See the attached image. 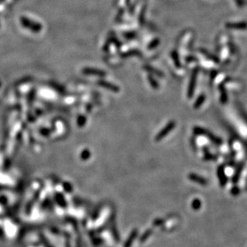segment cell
<instances>
[{"instance_id":"1","label":"cell","mask_w":247,"mask_h":247,"mask_svg":"<svg viewBox=\"0 0 247 247\" xmlns=\"http://www.w3.org/2000/svg\"><path fill=\"white\" fill-rule=\"evenodd\" d=\"M21 23L25 28L29 29V30H31V31H34V32H39L42 30V25L40 23L34 22V21L31 20L28 18H26V17H22L21 18Z\"/></svg>"},{"instance_id":"2","label":"cell","mask_w":247,"mask_h":247,"mask_svg":"<svg viewBox=\"0 0 247 247\" xmlns=\"http://www.w3.org/2000/svg\"><path fill=\"white\" fill-rule=\"evenodd\" d=\"M174 127H175V122H170L169 124H168V125L164 128L163 130H161V133H159L157 134V137H156V141H160V140L163 139L164 137H165L168 133H169L170 132H171V130L173 129Z\"/></svg>"},{"instance_id":"3","label":"cell","mask_w":247,"mask_h":247,"mask_svg":"<svg viewBox=\"0 0 247 247\" xmlns=\"http://www.w3.org/2000/svg\"><path fill=\"white\" fill-rule=\"evenodd\" d=\"M138 233H139V231L137 229H133V230L131 231L130 234L129 235V237H127L126 241L124 244V247H132L133 242H134V241L138 236Z\"/></svg>"},{"instance_id":"4","label":"cell","mask_w":247,"mask_h":247,"mask_svg":"<svg viewBox=\"0 0 247 247\" xmlns=\"http://www.w3.org/2000/svg\"><path fill=\"white\" fill-rule=\"evenodd\" d=\"M194 132L197 133V134H201V135H205L209 139H210L211 141H213L214 142H216L217 144H219L221 142V140L217 138V137H214V136L212 134H210L209 133H208L207 131L204 130V129H201V128H195L194 129Z\"/></svg>"},{"instance_id":"5","label":"cell","mask_w":247,"mask_h":247,"mask_svg":"<svg viewBox=\"0 0 247 247\" xmlns=\"http://www.w3.org/2000/svg\"><path fill=\"white\" fill-rule=\"evenodd\" d=\"M83 72H84V73L85 74H88V75H93V76H104L106 75L103 71H100V70L98 69H95V68H88V67L84 68V69H83Z\"/></svg>"},{"instance_id":"6","label":"cell","mask_w":247,"mask_h":247,"mask_svg":"<svg viewBox=\"0 0 247 247\" xmlns=\"http://www.w3.org/2000/svg\"><path fill=\"white\" fill-rule=\"evenodd\" d=\"M97 83H98V84H100V86H101V87H104V88H108V89L112 90V91H113V92H119V88L117 87V86L114 85V84H110V83H108V82L103 81V80H99Z\"/></svg>"},{"instance_id":"7","label":"cell","mask_w":247,"mask_h":247,"mask_svg":"<svg viewBox=\"0 0 247 247\" xmlns=\"http://www.w3.org/2000/svg\"><path fill=\"white\" fill-rule=\"evenodd\" d=\"M189 178L191 181H193L198 183V184L201 185H205L207 184V181L204 179V178L201 177H199V176L196 175V174H193V173L189 174Z\"/></svg>"},{"instance_id":"8","label":"cell","mask_w":247,"mask_h":247,"mask_svg":"<svg viewBox=\"0 0 247 247\" xmlns=\"http://www.w3.org/2000/svg\"><path fill=\"white\" fill-rule=\"evenodd\" d=\"M196 77H197V72H194V74L191 77V80H190L189 87V97H191L193 93L194 88H195V84H196Z\"/></svg>"},{"instance_id":"9","label":"cell","mask_w":247,"mask_h":247,"mask_svg":"<svg viewBox=\"0 0 247 247\" xmlns=\"http://www.w3.org/2000/svg\"><path fill=\"white\" fill-rule=\"evenodd\" d=\"M152 234H153V229H148L147 230H145L143 233V234L141 235V237H140V242L143 243L145 241H146L149 237H151Z\"/></svg>"},{"instance_id":"10","label":"cell","mask_w":247,"mask_h":247,"mask_svg":"<svg viewBox=\"0 0 247 247\" xmlns=\"http://www.w3.org/2000/svg\"><path fill=\"white\" fill-rule=\"evenodd\" d=\"M218 178L220 180L221 185L224 186L227 183V178L225 175H224V171H223L222 168H220V170L218 171Z\"/></svg>"},{"instance_id":"11","label":"cell","mask_w":247,"mask_h":247,"mask_svg":"<svg viewBox=\"0 0 247 247\" xmlns=\"http://www.w3.org/2000/svg\"><path fill=\"white\" fill-rule=\"evenodd\" d=\"M55 198H56V201H57L58 204H59L62 208H65L67 204H66L65 200H64V198H63V197L62 196L61 194L57 193V195L55 196Z\"/></svg>"},{"instance_id":"12","label":"cell","mask_w":247,"mask_h":247,"mask_svg":"<svg viewBox=\"0 0 247 247\" xmlns=\"http://www.w3.org/2000/svg\"><path fill=\"white\" fill-rule=\"evenodd\" d=\"M191 206H192V209L193 210H199L201 209V200L196 198V199H194L193 201Z\"/></svg>"},{"instance_id":"13","label":"cell","mask_w":247,"mask_h":247,"mask_svg":"<svg viewBox=\"0 0 247 247\" xmlns=\"http://www.w3.org/2000/svg\"><path fill=\"white\" fill-rule=\"evenodd\" d=\"M112 236H113V237H114V239H115V241H117V242H118V241H120V235H119L118 231H117V226H116V225L115 224L112 225Z\"/></svg>"},{"instance_id":"14","label":"cell","mask_w":247,"mask_h":247,"mask_svg":"<svg viewBox=\"0 0 247 247\" xmlns=\"http://www.w3.org/2000/svg\"><path fill=\"white\" fill-rule=\"evenodd\" d=\"M39 237H40L41 242H42V244L43 245V246L44 247H54L53 245H51V244L49 242V241L47 240V237H45V236H43V234L39 235Z\"/></svg>"},{"instance_id":"15","label":"cell","mask_w":247,"mask_h":247,"mask_svg":"<svg viewBox=\"0 0 247 247\" xmlns=\"http://www.w3.org/2000/svg\"><path fill=\"white\" fill-rule=\"evenodd\" d=\"M204 100H205V96H203V95H202V96H199V97H198V99H197V100L196 103H195L194 108H199V107H200L202 103L204 102Z\"/></svg>"},{"instance_id":"16","label":"cell","mask_w":247,"mask_h":247,"mask_svg":"<svg viewBox=\"0 0 247 247\" xmlns=\"http://www.w3.org/2000/svg\"><path fill=\"white\" fill-rule=\"evenodd\" d=\"M63 187H64V188H63L64 189V190H66L67 193H70L72 191V186L70 184H68V183H66Z\"/></svg>"},{"instance_id":"17","label":"cell","mask_w":247,"mask_h":247,"mask_svg":"<svg viewBox=\"0 0 247 247\" xmlns=\"http://www.w3.org/2000/svg\"><path fill=\"white\" fill-rule=\"evenodd\" d=\"M149 81L151 82V85L153 86V88H157V87H158V84H157V81H156V80H154L153 79V78L151 77V76H149Z\"/></svg>"},{"instance_id":"18","label":"cell","mask_w":247,"mask_h":247,"mask_svg":"<svg viewBox=\"0 0 247 247\" xmlns=\"http://www.w3.org/2000/svg\"><path fill=\"white\" fill-rule=\"evenodd\" d=\"M145 68H146L148 71H153V72H153V73H156L157 75H158V76H162V73H160V72H158V71H157V70H154L153 68H151V67H146Z\"/></svg>"},{"instance_id":"19","label":"cell","mask_w":247,"mask_h":247,"mask_svg":"<svg viewBox=\"0 0 247 247\" xmlns=\"http://www.w3.org/2000/svg\"><path fill=\"white\" fill-rule=\"evenodd\" d=\"M231 193L233 194V195H237L239 193V189L237 188V187H234L233 189L231 190Z\"/></svg>"},{"instance_id":"20","label":"cell","mask_w":247,"mask_h":247,"mask_svg":"<svg viewBox=\"0 0 247 247\" xmlns=\"http://www.w3.org/2000/svg\"><path fill=\"white\" fill-rule=\"evenodd\" d=\"M76 247H82L81 238L80 237H77V240H76Z\"/></svg>"},{"instance_id":"21","label":"cell","mask_w":247,"mask_h":247,"mask_svg":"<svg viewBox=\"0 0 247 247\" xmlns=\"http://www.w3.org/2000/svg\"><path fill=\"white\" fill-rule=\"evenodd\" d=\"M67 247H70V244H69V242H68V241L67 242Z\"/></svg>"},{"instance_id":"22","label":"cell","mask_w":247,"mask_h":247,"mask_svg":"<svg viewBox=\"0 0 247 247\" xmlns=\"http://www.w3.org/2000/svg\"><path fill=\"white\" fill-rule=\"evenodd\" d=\"M0 86H1V81H0Z\"/></svg>"}]
</instances>
